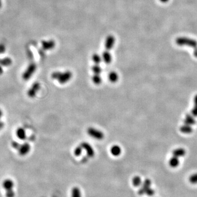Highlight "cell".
<instances>
[{
  "label": "cell",
  "instance_id": "1",
  "mask_svg": "<svg viewBox=\"0 0 197 197\" xmlns=\"http://www.w3.org/2000/svg\"><path fill=\"white\" fill-rule=\"evenodd\" d=\"M73 73L70 71H66L64 72L55 71L51 75L52 79L56 80L60 84H65L69 82L73 77Z\"/></svg>",
  "mask_w": 197,
  "mask_h": 197
},
{
  "label": "cell",
  "instance_id": "2",
  "mask_svg": "<svg viewBox=\"0 0 197 197\" xmlns=\"http://www.w3.org/2000/svg\"><path fill=\"white\" fill-rule=\"evenodd\" d=\"M176 43L177 45L180 46L187 45L193 47L194 49L197 47V42L196 40L185 37H181L176 38Z\"/></svg>",
  "mask_w": 197,
  "mask_h": 197
},
{
  "label": "cell",
  "instance_id": "3",
  "mask_svg": "<svg viewBox=\"0 0 197 197\" xmlns=\"http://www.w3.org/2000/svg\"><path fill=\"white\" fill-rule=\"evenodd\" d=\"M86 132L90 137L97 140H102L105 137L104 133L103 131L93 127L88 128Z\"/></svg>",
  "mask_w": 197,
  "mask_h": 197
},
{
  "label": "cell",
  "instance_id": "4",
  "mask_svg": "<svg viewBox=\"0 0 197 197\" xmlns=\"http://www.w3.org/2000/svg\"><path fill=\"white\" fill-rule=\"evenodd\" d=\"M37 69L36 64L34 62H31L29 65L28 66L26 69L25 70L24 73H23L22 77L24 81H28L30 80L31 77L35 73Z\"/></svg>",
  "mask_w": 197,
  "mask_h": 197
},
{
  "label": "cell",
  "instance_id": "5",
  "mask_svg": "<svg viewBox=\"0 0 197 197\" xmlns=\"http://www.w3.org/2000/svg\"><path fill=\"white\" fill-rule=\"evenodd\" d=\"M41 88V84L39 82H36L32 84L31 87L29 89L27 94L30 98H34L38 93V91Z\"/></svg>",
  "mask_w": 197,
  "mask_h": 197
},
{
  "label": "cell",
  "instance_id": "6",
  "mask_svg": "<svg viewBox=\"0 0 197 197\" xmlns=\"http://www.w3.org/2000/svg\"><path fill=\"white\" fill-rule=\"evenodd\" d=\"M151 181L149 179H146L144 180L142 182L140 188L138 190V193L139 195H143L146 194L147 190H149V188L151 187Z\"/></svg>",
  "mask_w": 197,
  "mask_h": 197
},
{
  "label": "cell",
  "instance_id": "7",
  "mask_svg": "<svg viewBox=\"0 0 197 197\" xmlns=\"http://www.w3.org/2000/svg\"><path fill=\"white\" fill-rule=\"evenodd\" d=\"M82 147L83 149L86 151V155L88 157H93L95 155V151L93 147L90 145V144L86 142H83L80 144Z\"/></svg>",
  "mask_w": 197,
  "mask_h": 197
},
{
  "label": "cell",
  "instance_id": "8",
  "mask_svg": "<svg viewBox=\"0 0 197 197\" xmlns=\"http://www.w3.org/2000/svg\"><path fill=\"white\" fill-rule=\"evenodd\" d=\"M116 38L113 35H108L105 41V47L107 51H110L114 47Z\"/></svg>",
  "mask_w": 197,
  "mask_h": 197
},
{
  "label": "cell",
  "instance_id": "9",
  "mask_svg": "<svg viewBox=\"0 0 197 197\" xmlns=\"http://www.w3.org/2000/svg\"><path fill=\"white\" fill-rule=\"evenodd\" d=\"M31 147L30 144L28 142H24L21 144L19 149H18L19 155L21 156H26L30 151Z\"/></svg>",
  "mask_w": 197,
  "mask_h": 197
},
{
  "label": "cell",
  "instance_id": "10",
  "mask_svg": "<svg viewBox=\"0 0 197 197\" xmlns=\"http://www.w3.org/2000/svg\"><path fill=\"white\" fill-rule=\"evenodd\" d=\"M42 48L45 51H50L54 48L56 47V42L54 40L43 41L41 43Z\"/></svg>",
  "mask_w": 197,
  "mask_h": 197
},
{
  "label": "cell",
  "instance_id": "11",
  "mask_svg": "<svg viewBox=\"0 0 197 197\" xmlns=\"http://www.w3.org/2000/svg\"><path fill=\"white\" fill-rule=\"evenodd\" d=\"M2 187L4 188V190H6V191L12 190L14 188V181L10 179H5L2 182Z\"/></svg>",
  "mask_w": 197,
  "mask_h": 197
},
{
  "label": "cell",
  "instance_id": "12",
  "mask_svg": "<svg viewBox=\"0 0 197 197\" xmlns=\"http://www.w3.org/2000/svg\"><path fill=\"white\" fill-rule=\"evenodd\" d=\"M102 59H103V60L104 61V62L105 64H111V62H112V58L111 53L109 52L108 51L106 50V51H104L103 53Z\"/></svg>",
  "mask_w": 197,
  "mask_h": 197
},
{
  "label": "cell",
  "instance_id": "13",
  "mask_svg": "<svg viewBox=\"0 0 197 197\" xmlns=\"http://www.w3.org/2000/svg\"><path fill=\"white\" fill-rule=\"evenodd\" d=\"M16 136L18 138L21 140H24L26 138V133L24 128H18L16 130Z\"/></svg>",
  "mask_w": 197,
  "mask_h": 197
},
{
  "label": "cell",
  "instance_id": "14",
  "mask_svg": "<svg viewBox=\"0 0 197 197\" xmlns=\"http://www.w3.org/2000/svg\"><path fill=\"white\" fill-rule=\"evenodd\" d=\"M110 152L112 155L114 157H118L121 155L122 153V149L121 147L118 145H114L111 147Z\"/></svg>",
  "mask_w": 197,
  "mask_h": 197
},
{
  "label": "cell",
  "instance_id": "15",
  "mask_svg": "<svg viewBox=\"0 0 197 197\" xmlns=\"http://www.w3.org/2000/svg\"><path fill=\"white\" fill-rule=\"evenodd\" d=\"M194 116L192 114H188L186 116L185 120H184V123L186 124L190 125H193L196 123V120L194 117Z\"/></svg>",
  "mask_w": 197,
  "mask_h": 197
},
{
  "label": "cell",
  "instance_id": "16",
  "mask_svg": "<svg viewBox=\"0 0 197 197\" xmlns=\"http://www.w3.org/2000/svg\"><path fill=\"white\" fill-rule=\"evenodd\" d=\"M180 131L184 134H190L191 133H192L193 128L191 125L184 123V124L182 125L180 127Z\"/></svg>",
  "mask_w": 197,
  "mask_h": 197
},
{
  "label": "cell",
  "instance_id": "17",
  "mask_svg": "<svg viewBox=\"0 0 197 197\" xmlns=\"http://www.w3.org/2000/svg\"><path fill=\"white\" fill-rule=\"evenodd\" d=\"M108 78L111 83H116L119 80V75L116 72L111 71L108 75Z\"/></svg>",
  "mask_w": 197,
  "mask_h": 197
},
{
  "label": "cell",
  "instance_id": "18",
  "mask_svg": "<svg viewBox=\"0 0 197 197\" xmlns=\"http://www.w3.org/2000/svg\"><path fill=\"white\" fill-rule=\"evenodd\" d=\"M185 155H186V151L185 149L182 148H178L173 151V156L176 157L177 158L183 157Z\"/></svg>",
  "mask_w": 197,
  "mask_h": 197
},
{
  "label": "cell",
  "instance_id": "19",
  "mask_svg": "<svg viewBox=\"0 0 197 197\" xmlns=\"http://www.w3.org/2000/svg\"><path fill=\"white\" fill-rule=\"evenodd\" d=\"M179 158H177L176 157L173 156L169 159V164L170 166L175 168L179 166V165L180 164V161H179Z\"/></svg>",
  "mask_w": 197,
  "mask_h": 197
},
{
  "label": "cell",
  "instance_id": "20",
  "mask_svg": "<svg viewBox=\"0 0 197 197\" xmlns=\"http://www.w3.org/2000/svg\"><path fill=\"white\" fill-rule=\"evenodd\" d=\"M142 181L141 178L138 176H135L133 178L132 180V183L134 186L136 187H140L141 186L142 184Z\"/></svg>",
  "mask_w": 197,
  "mask_h": 197
},
{
  "label": "cell",
  "instance_id": "21",
  "mask_svg": "<svg viewBox=\"0 0 197 197\" xmlns=\"http://www.w3.org/2000/svg\"><path fill=\"white\" fill-rule=\"evenodd\" d=\"M71 197H82V192L80 188L74 187L71 190Z\"/></svg>",
  "mask_w": 197,
  "mask_h": 197
},
{
  "label": "cell",
  "instance_id": "22",
  "mask_svg": "<svg viewBox=\"0 0 197 197\" xmlns=\"http://www.w3.org/2000/svg\"><path fill=\"white\" fill-rule=\"evenodd\" d=\"M12 64V60L10 58H4V59H0V65L2 66L7 67Z\"/></svg>",
  "mask_w": 197,
  "mask_h": 197
},
{
  "label": "cell",
  "instance_id": "23",
  "mask_svg": "<svg viewBox=\"0 0 197 197\" xmlns=\"http://www.w3.org/2000/svg\"><path fill=\"white\" fill-rule=\"evenodd\" d=\"M92 81L95 85H100L102 82V78L100 75L94 74L92 77Z\"/></svg>",
  "mask_w": 197,
  "mask_h": 197
},
{
  "label": "cell",
  "instance_id": "24",
  "mask_svg": "<svg viewBox=\"0 0 197 197\" xmlns=\"http://www.w3.org/2000/svg\"><path fill=\"white\" fill-rule=\"evenodd\" d=\"M92 60L94 62L95 64L99 65L103 61L102 56H101L100 55H99L98 54H97V53L94 54L92 56Z\"/></svg>",
  "mask_w": 197,
  "mask_h": 197
},
{
  "label": "cell",
  "instance_id": "25",
  "mask_svg": "<svg viewBox=\"0 0 197 197\" xmlns=\"http://www.w3.org/2000/svg\"><path fill=\"white\" fill-rule=\"evenodd\" d=\"M92 71L93 72L94 74L100 75L102 72V69L99 65L95 64L92 67Z\"/></svg>",
  "mask_w": 197,
  "mask_h": 197
},
{
  "label": "cell",
  "instance_id": "26",
  "mask_svg": "<svg viewBox=\"0 0 197 197\" xmlns=\"http://www.w3.org/2000/svg\"><path fill=\"white\" fill-rule=\"evenodd\" d=\"M83 148L81 146V145L77 146L76 148L74 149V155L76 156V157H79L81 156L82 153V151H83Z\"/></svg>",
  "mask_w": 197,
  "mask_h": 197
},
{
  "label": "cell",
  "instance_id": "27",
  "mask_svg": "<svg viewBox=\"0 0 197 197\" xmlns=\"http://www.w3.org/2000/svg\"><path fill=\"white\" fill-rule=\"evenodd\" d=\"M189 181L192 185H197V173L191 175L189 178Z\"/></svg>",
  "mask_w": 197,
  "mask_h": 197
},
{
  "label": "cell",
  "instance_id": "28",
  "mask_svg": "<svg viewBox=\"0 0 197 197\" xmlns=\"http://www.w3.org/2000/svg\"><path fill=\"white\" fill-rule=\"evenodd\" d=\"M15 193L13 190V189L6 191V197H15Z\"/></svg>",
  "mask_w": 197,
  "mask_h": 197
},
{
  "label": "cell",
  "instance_id": "29",
  "mask_svg": "<svg viewBox=\"0 0 197 197\" xmlns=\"http://www.w3.org/2000/svg\"><path fill=\"white\" fill-rule=\"evenodd\" d=\"M155 194V191L151 187V188H149L148 190H147L145 194H146L147 196H149V197H152Z\"/></svg>",
  "mask_w": 197,
  "mask_h": 197
},
{
  "label": "cell",
  "instance_id": "30",
  "mask_svg": "<svg viewBox=\"0 0 197 197\" xmlns=\"http://www.w3.org/2000/svg\"><path fill=\"white\" fill-rule=\"evenodd\" d=\"M11 146L13 149L18 150L21 144L18 142L16 141H13L11 143Z\"/></svg>",
  "mask_w": 197,
  "mask_h": 197
},
{
  "label": "cell",
  "instance_id": "31",
  "mask_svg": "<svg viewBox=\"0 0 197 197\" xmlns=\"http://www.w3.org/2000/svg\"><path fill=\"white\" fill-rule=\"evenodd\" d=\"M6 51V46L4 43H0V54L4 53Z\"/></svg>",
  "mask_w": 197,
  "mask_h": 197
},
{
  "label": "cell",
  "instance_id": "32",
  "mask_svg": "<svg viewBox=\"0 0 197 197\" xmlns=\"http://www.w3.org/2000/svg\"><path fill=\"white\" fill-rule=\"evenodd\" d=\"M192 114L194 117H197V106L194 105V106L192 110Z\"/></svg>",
  "mask_w": 197,
  "mask_h": 197
},
{
  "label": "cell",
  "instance_id": "33",
  "mask_svg": "<svg viewBox=\"0 0 197 197\" xmlns=\"http://www.w3.org/2000/svg\"><path fill=\"white\" fill-rule=\"evenodd\" d=\"M4 122L0 121V130H1L4 128Z\"/></svg>",
  "mask_w": 197,
  "mask_h": 197
},
{
  "label": "cell",
  "instance_id": "34",
  "mask_svg": "<svg viewBox=\"0 0 197 197\" xmlns=\"http://www.w3.org/2000/svg\"><path fill=\"white\" fill-rule=\"evenodd\" d=\"M194 105L197 106V94L194 98Z\"/></svg>",
  "mask_w": 197,
  "mask_h": 197
},
{
  "label": "cell",
  "instance_id": "35",
  "mask_svg": "<svg viewBox=\"0 0 197 197\" xmlns=\"http://www.w3.org/2000/svg\"><path fill=\"white\" fill-rule=\"evenodd\" d=\"M3 66L0 65V76L2 75V73H4V69H3Z\"/></svg>",
  "mask_w": 197,
  "mask_h": 197
},
{
  "label": "cell",
  "instance_id": "36",
  "mask_svg": "<svg viewBox=\"0 0 197 197\" xmlns=\"http://www.w3.org/2000/svg\"><path fill=\"white\" fill-rule=\"evenodd\" d=\"M194 56L197 58V47L194 48Z\"/></svg>",
  "mask_w": 197,
  "mask_h": 197
},
{
  "label": "cell",
  "instance_id": "37",
  "mask_svg": "<svg viewBox=\"0 0 197 197\" xmlns=\"http://www.w3.org/2000/svg\"><path fill=\"white\" fill-rule=\"evenodd\" d=\"M2 116H3V112L1 109H0V119L2 117Z\"/></svg>",
  "mask_w": 197,
  "mask_h": 197
},
{
  "label": "cell",
  "instance_id": "38",
  "mask_svg": "<svg viewBox=\"0 0 197 197\" xmlns=\"http://www.w3.org/2000/svg\"><path fill=\"white\" fill-rule=\"evenodd\" d=\"M162 2H163V3H166V2H168L169 0H160Z\"/></svg>",
  "mask_w": 197,
  "mask_h": 197
},
{
  "label": "cell",
  "instance_id": "39",
  "mask_svg": "<svg viewBox=\"0 0 197 197\" xmlns=\"http://www.w3.org/2000/svg\"><path fill=\"white\" fill-rule=\"evenodd\" d=\"M1 6H2V2H1V0H0V8L1 7Z\"/></svg>",
  "mask_w": 197,
  "mask_h": 197
}]
</instances>
